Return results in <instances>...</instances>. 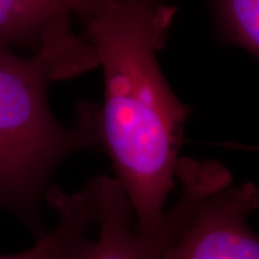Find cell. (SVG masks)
Segmentation results:
<instances>
[{
	"label": "cell",
	"mask_w": 259,
	"mask_h": 259,
	"mask_svg": "<svg viewBox=\"0 0 259 259\" xmlns=\"http://www.w3.org/2000/svg\"><path fill=\"white\" fill-rule=\"evenodd\" d=\"M176 12L161 0H90L77 15L103 72L101 145L143 232L163 221L190 114L157 60Z\"/></svg>",
	"instance_id": "obj_1"
},
{
	"label": "cell",
	"mask_w": 259,
	"mask_h": 259,
	"mask_svg": "<svg viewBox=\"0 0 259 259\" xmlns=\"http://www.w3.org/2000/svg\"><path fill=\"white\" fill-rule=\"evenodd\" d=\"M99 66L96 52L71 21L48 35L30 56L0 45V210L45 233L41 206L61 163L79 151L101 145L100 106L78 105L76 120H58L48 87Z\"/></svg>",
	"instance_id": "obj_2"
},
{
	"label": "cell",
	"mask_w": 259,
	"mask_h": 259,
	"mask_svg": "<svg viewBox=\"0 0 259 259\" xmlns=\"http://www.w3.org/2000/svg\"><path fill=\"white\" fill-rule=\"evenodd\" d=\"M177 179L181 193L153 232L135 227L134 211L115 178L99 176L88 181L95 202L97 236L88 259H161L184 232L204 198L232 185L231 171L215 161L179 158Z\"/></svg>",
	"instance_id": "obj_3"
},
{
	"label": "cell",
	"mask_w": 259,
	"mask_h": 259,
	"mask_svg": "<svg viewBox=\"0 0 259 259\" xmlns=\"http://www.w3.org/2000/svg\"><path fill=\"white\" fill-rule=\"evenodd\" d=\"M258 206L259 190L251 183L215 191L161 259H259V236L247 225Z\"/></svg>",
	"instance_id": "obj_4"
},
{
	"label": "cell",
	"mask_w": 259,
	"mask_h": 259,
	"mask_svg": "<svg viewBox=\"0 0 259 259\" xmlns=\"http://www.w3.org/2000/svg\"><path fill=\"white\" fill-rule=\"evenodd\" d=\"M46 202L57 212L54 228L38 236L28 250L0 255V259H88L95 241L90 231L96 221L95 202L88 186L76 192L51 186Z\"/></svg>",
	"instance_id": "obj_5"
},
{
	"label": "cell",
	"mask_w": 259,
	"mask_h": 259,
	"mask_svg": "<svg viewBox=\"0 0 259 259\" xmlns=\"http://www.w3.org/2000/svg\"><path fill=\"white\" fill-rule=\"evenodd\" d=\"M90 0H0V45L36 51Z\"/></svg>",
	"instance_id": "obj_6"
},
{
	"label": "cell",
	"mask_w": 259,
	"mask_h": 259,
	"mask_svg": "<svg viewBox=\"0 0 259 259\" xmlns=\"http://www.w3.org/2000/svg\"><path fill=\"white\" fill-rule=\"evenodd\" d=\"M223 34L259 57V0H215Z\"/></svg>",
	"instance_id": "obj_7"
}]
</instances>
